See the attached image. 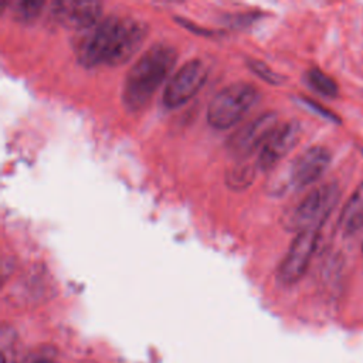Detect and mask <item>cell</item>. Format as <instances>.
<instances>
[{"mask_svg":"<svg viewBox=\"0 0 363 363\" xmlns=\"http://www.w3.org/2000/svg\"><path fill=\"white\" fill-rule=\"evenodd\" d=\"M147 31V23L140 18L109 14L74 40L75 57L86 68L121 65L140 48Z\"/></svg>","mask_w":363,"mask_h":363,"instance_id":"6da1fadb","label":"cell"},{"mask_svg":"<svg viewBox=\"0 0 363 363\" xmlns=\"http://www.w3.org/2000/svg\"><path fill=\"white\" fill-rule=\"evenodd\" d=\"M177 60V50L166 43H155L130 65L123 78L122 102L129 112L142 111L156 89L169 77Z\"/></svg>","mask_w":363,"mask_h":363,"instance_id":"7a4b0ae2","label":"cell"},{"mask_svg":"<svg viewBox=\"0 0 363 363\" xmlns=\"http://www.w3.org/2000/svg\"><path fill=\"white\" fill-rule=\"evenodd\" d=\"M258 88L247 81H235L223 86L207 105V123L214 129L234 126L257 104Z\"/></svg>","mask_w":363,"mask_h":363,"instance_id":"3957f363","label":"cell"},{"mask_svg":"<svg viewBox=\"0 0 363 363\" xmlns=\"http://www.w3.org/2000/svg\"><path fill=\"white\" fill-rule=\"evenodd\" d=\"M339 196L340 190L335 182L315 187L296 206L282 214V225L295 233L322 227L339 201Z\"/></svg>","mask_w":363,"mask_h":363,"instance_id":"277c9868","label":"cell"},{"mask_svg":"<svg viewBox=\"0 0 363 363\" xmlns=\"http://www.w3.org/2000/svg\"><path fill=\"white\" fill-rule=\"evenodd\" d=\"M208 75V67L201 58H191L182 64L167 79L162 102L166 108H177L193 98L203 86Z\"/></svg>","mask_w":363,"mask_h":363,"instance_id":"5b68a950","label":"cell"},{"mask_svg":"<svg viewBox=\"0 0 363 363\" xmlns=\"http://www.w3.org/2000/svg\"><path fill=\"white\" fill-rule=\"evenodd\" d=\"M320 228L312 227L296 233L277 271V278L281 284L292 285L303 277L316 250Z\"/></svg>","mask_w":363,"mask_h":363,"instance_id":"8992f818","label":"cell"},{"mask_svg":"<svg viewBox=\"0 0 363 363\" xmlns=\"http://www.w3.org/2000/svg\"><path fill=\"white\" fill-rule=\"evenodd\" d=\"M278 125L275 112H264L233 132L225 142V147L233 156L244 160L248 155L262 147Z\"/></svg>","mask_w":363,"mask_h":363,"instance_id":"52a82bcc","label":"cell"},{"mask_svg":"<svg viewBox=\"0 0 363 363\" xmlns=\"http://www.w3.org/2000/svg\"><path fill=\"white\" fill-rule=\"evenodd\" d=\"M102 3L95 0H58L51 3V18L67 28L84 31L101 20Z\"/></svg>","mask_w":363,"mask_h":363,"instance_id":"ba28073f","label":"cell"},{"mask_svg":"<svg viewBox=\"0 0 363 363\" xmlns=\"http://www.w3.org/2000/svg\"><path fill=\"white\" fill-rule=\"evenodd\" d=\"M330 152L323 146H311L301 152L289 166L288 183L294 189H303L318 182L330 164Z\"/></svg>","mask_w":363,"mask_h":363,"instance_id":"9c48e42d","label":"cell"},{"mask_svg":"<svg viewBox=\"0 0 363 363\" xmlns=\"http://www.w3.org/2000/svg\"><path fill=\"white\" fill-rule=\"evenodd\" d=\"M299 138L301 125L298 121H286L284 123H279L259 149L255 162L257 169H272L281 159H284L295 147Z\"/></svg>","mask_w":363,"mask_h":363,"instance_id":"30bf717a","label":"cell"},{"mask_svg":"<svg viewBox=\"0 0 363 363\" xmlns=\"http://www.w3.org/2000/svg\"><path fill=\"white\" fill-rule=\"evenodd\" d=\"M339 225L345 235H353L363 228V182L346 201L340 213Z\"/></svg>","mask_w":363,"mask_h":363,"instance_id":"8fae6325","label":"cell"},{"mask_svg":"<svg viewBox=\"0 0 363 363\" xmlns=\"http://www.w3.org/2000/svg\"><path fill=\"white\" fill-rule=\"evenodd\" d=\"M257 173V164H251L250 162L240 160L230 169H227L224 180L225 184L233 190H242L248 187Z\"/></svg>","mask_w":363,"mask_h":363,"instance_id":"7c38bea8","label":"cell"},{"mask_svg":"<svg viewBox=\"0 0 363 363\" xmlns=\"http://www.w3.org/2000/svg\"><path fill=\"white\" fill-rule=\"evenodd\" d=\"M306 82L309 84L311 88H313L318 94L328 96V98H335L339 94V86L333 78H330L328 74L320 71L319 68H309L306 71Z\"/></svg>","mask_w":363,"mask_h":363,"instance_id":"4fadbf2b","label":"cell"},{"mask_svg":"<svg viewBox=\"0 0 363 363\" xmlns=\"http://www.w3.org/2000/svg\"><path fill=\"white\" fill-rule=\"evenodd\" d=\"M44 6L45 4L41 0L16 1L11 7V16L14 20H17L20 23H30L40 16Z\"/></svg>","mask_w":363,"mask_h":363,"instance_id":"5bb4252c","label":"cell"},{"mask_svg":"<svg viewBox=\"0 0 363 363\" xmlns=\"http://www.w3.org/2000/svg\"><path fill=\"white\" fill-rule=\"evenodd\" d=\"M247 64L250 67V69L258 75L261 79H264L265 82L278 85L284 82V77L279 75L278 72H275L272 68H269L265 62L257 60V58H247Z\"/></svg>","mask_w":363,"mask_h":363,"instance_id":"9a60e30c","label":"cell"},{"mask_svg":"<svg viewBox=\"0 0 363 363\" xmlns=\"http://www.w3.org/2000/svg\"><path fill=\"white\" fill-rule=\"evenodd\" d=\"M24 363H54V360L45 354H35V356L27 357Z\"/></svg>","mask_w":363,"mask_h":363,"instance_id":"2e32d148","label":"cell"}]
</instances>
